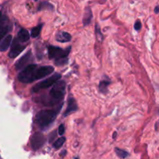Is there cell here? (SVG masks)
I'll use <instances>...</instances> for the list:
<instances>
[{
    "instance_id": "ffe728a7",
    "label": "cell",
    "mask_w": 159,
    "mask_h": 159,
    "mask_svg": "<svg viewBox=\"0 0 159 159\" xmlns=\"http://www.w3.org/2000/svg\"><path fill=\"white\" fill-rule=\"evenodd\" d=\"M65 125L64 124H61L58 127V134L59 135H63L65 134Z\"/></svg>"
},
{
    "instance_id": "9c48e42d",
    "label": "cell",
    "mask_w": 159,
    "mask_h": 159,
    "mask_svg": "<svg viewBox=\"0 0 159 159\" xmlns=\"http://www.w3.org/2000/svg\"><path fill=\"white\" fill-rule=\"evenodd\" d=\"M25 48H26V46L21 45L20 43L17 42V39H15L13 42H12V48H11L9 54V57H11V58L16 57L25 49Z\"/></svg>"
},
{
    "instance_id": "d4e9b609",
    "label": "cell",
    "mask_w": 159,
    "mask_h": 159,
    "mask_svg": "<svg viewBox=\"0 0 159 159\" xmlns=\"http://www.w3.org/2000/svg\"><path fill=\"white\" fill-rule=\"evenodd\" d=\"M116 134H117V133H116V132H114V134H113V138H116Z\"/></svg>"
},
{
    "instance_id": "ba28073f",
    "label": "cell",
    "mask_w": 159,
    "mask_h": 159,
    "mask_svg": "<svg viewBox=\"0 0 159 159\" xmlns=\"http://www.w3.org/2000/svg\"><path fill=\"white\" fill-rule=\"evenodd\" d=\"M54 71V67L46 65V66L37 67L35 71V81L38 79H41L46 76L51 75Z\"/></svg>"
},
{
    "instance_id": "4316f807",
    "label": "cell",
    "mask_w": 159,
    "mask_h": 159,
    "mask_svg": "<svg viewBox=\"0 0 159 159\" xmlns=\"http://www.w3.org/2000/svg\"><path fill=\"white\" fill-rule=\"evenodd\" d=\"M34 1H37V0H34Z\"/></svg>"
},
{
    "instance_id": "277c9868",
    "label": "cell",
    "mask_w": 159,
    "mask_h": 159,
    "mask_svg": "<svg viewBox=\"0 0 159 159\" xmlns=\"http://www.w3.org/2000/svg\"><path fill=\"white\" fill-rule=\"evenodd\" d=\"M36 64H30L23 68L18 75V79L22 83H31L35 81V71L37 68Z\"/></svg>"
},
{
    "instance_id": "3957f363",
    "label": "cell",
    "mask_w": 159,
    "mask_h": 159,
    "mask_svg": "<svg viewBox=\"0 0 159 159\" xmlns=\"http://www.w3.org/2000/svg\"><path fill=\"white\" fill-rule=\"evenodd\" d=\"M65 87H66V83L64 81H57L54 85L53 88L50 91V102L49 103H57L60 102L64 98L65 94Z\"/></svg>"
},
{
    "instance_id": "8992f818",
    "label": "cell",
    "mask_w": 159,
    "mask_h": 159,
    "mask_svg": "<svg viewBox=\"0 0 159 159\" xmlns=\"http://www.w3.org/2000/svg\"><path fill=\"white\" fill-rule=\"evenodd\" d=\"M46 141V138H44L41 133H36L31 137L30 144L34 150H38L43 146Z\"/></svg>"
},
{
    "instance_id": "7402d4cb",
    "label": "cell",
    "mask_w": 159,
    "mask_h": 159,
    "mask_svg": "<svg viewBox=\"0 0 159 159\" xmlns=\"http://www.w3.org/2000/svg\"><path fill=\"white\" fill-rule=\"evenodd\" d=\"M7 18L6 16H2V12H0V27L6 23Z\"/></svg>"
},
{
    "instance_id": "ac0fdd59",
    "label": "cell",
    "mask_w": 159,
    "mask_h": 159,
    "mask_svg": "<svg viewBox=\"0 0 159 159\" xmlns=\"http://www.w3.org/2000/svg\"><path fill=\"white\" fill-rule=\"evenodd\" d=\"M65 138H60L57 140L56 141H54V144H53V147L56 149H59L60 148H61V146L65 144Z\"/></svg>"
},
{
    "instance_id": "30bf717a",
    "label": "cell",
    "mask_w": 159,
    "mask_h": 159,
    "mask_svg": "<svg viewBox=\"0 0 159 159\" xmlns=\"http://www.w3.org/2000/svg\"><path fill=\"white\" fill-rule=\"evenodd\" d=\"M78 110V106L76 103V101L74 98L70 97L68 100V107H67L66 110L64 113V116H67L70 113L75 112Z\"/></svg>"
},
{
    "instance_id": "d6986e66",
    "label": "cell",
    "mask_w": 159,
    "mask_h": 159,
    "mask_svg": "<svg viewBox=\"0 0 159 159\" xmlns=\"http://www.w3.org/2000/svg\"><path fill=\"white\" fill-rule=\"evenodd\" d=\"M53 6L49 3L48 2H43L40 4L38 7V10H42V9H53Z\"/></svg>"
},
{
    "instance_id": "5b68a950",
    "label": "cell",
    "mask_w": 159,
    "mask_h": 159,
    "mask_svg": "<svg viewBox=\"0 0 159 159\" xmlns=\"http://www.w3.org/2000/svg\"><path fill=\"white\" fill-rule=\"evenodd\" d=\"M61 78V75L58 74V73H55L53 75H51V77L48 78L45 80L41 81L40 82L37 83V85H34L32 89H31V92L32 93H37V92H40L42 89L49 88V87L54 85Z\"/></svg>"
},
{
    "instance_id": "7a4b0ae2",
    "label": "cell",
    "mask_w": 159,
    "mask_h": 159,
    "mask_svg": "<svg viewBox=\"0 0 159 159\" xmlns=\"http://www.w3.org/2000/svg\"><path fill=\"white\" fill-rule=\"evenodd\" d=\"M58 110H40L36 115V122L41 129H46L53 124L56 119Z\"/></svg>"
},
{
    "instance_id": "484cf974",
    "label": "cell",
    "mask_w": 159,
    "mask_h": 159,
    "mask_svg": "<svg viewBox=\"0 0 159 159\" xmlns=\"http://www.w3.org/2000/svg\"><path fill=\"white\" fill-rule=\"evenodd\" d=\"M75 159H79V158H75Z\"/></svg>"
},
{
    "instance_id": "603a6c76",
    "label": "cell",
    "mask_w": 159,
    "mask_h": 159,
    "mask_svg": "<svg viewBox=\"0 0 159 159\" xmlns=\"http://www.w3.org/2000/svg\"><path fill=\"white\" fill-rule=\"evenodd\" d=\"M155 13H159V6H157L155 8Z\"/></svg>"
},
{
    "instance_id": "6da1fadb",
    "label": "cell",
    "mask_w": 159,
    "mask_h": 159,
    "mask_svg": "<svg viewBox=\"0 0 159 159\" xmlns=\"http://www.w3.org/2000/svg\"><path fill=\"white\" fill-rule=\"evenodd\" d=\"M48 51V57L50 59H54V64L57 66H63L68 64V57L71 51V47L66 49H62L59 47L49 46Z\"/></svg>"
},
{
    "instance_id": "e0dca14e",
    "label": "cell",
    "mask_w": 159,
    "mask_h": 159,
    "mask_svg": "<svg viewBox=\"0 0 159 159\" xmlns=\"http://www.w3.org/2000/svg\"><path fill=\"white\" fill-rule=\"evenodd\" d=\"M115 152H116V155H117L118 156L121 158H126L129 156L128 152H126V151H124V150H122V149L117 148H115Z\"/></svg>"
},
{
    "instance_id": "7c38bea8",
    "label": "cell",
    "mask_w": 159,
    "mask_h": 159,
    "mask_svg": "<svg viewBox=\"0 0 159 159\" xmlns=\"http://www.w3.org/2000/svg\"><path fill=\"white\" fill-rule=\"evenodd\" d=\"M12 41V35H7L6 37L2 39L1 43H0V51H6L9 46L11 45Z\"/></svg>"
},
{
    "instance_id": "9a60e30c",
    "label": "cell",
    "mask_w": 159,
    "mask_h": 159,
    "mask_svg": "<svg viewBox=\"0 0 159 159\" xmlns=\"http://www.w3.org/2000/svg\"><path fill=\"white\" fill-rule=\"evenodd\" d=\"M110 84V81H107V80L101 81L99 85V91H100L101 93H107V89H108V86Z\"/></svg>"
},
{
    "instance_id": "4fadbf2b",
    "label": "cell",
    "mask_w": 159,
    "mask_h": 159,
    "mask_svg": "<svg viewBox=\"0 0 159 159\" xmlns=\"http://www.w3.org/2000/svg\"><path fill=\"white\" fill-rule=\"evenodd\" d=\"M30 35L29 32L25 29H21L18 32V35H17V39L20 42H26L30 40Z\"/></svg>"
},
{
    "instance_id": "44dd1931",
    "label": "cell",
    "mask_w": 159,
    "mask_h": 159,
    "mask_svg": "<svg viewBox=\"0 0 159 159\" xmlns=\"http://www.w3.org/2000/svg\"><path fill=\"white\" fill-rule=\"evenodd\" d=\"M134 29L138 31H139L141 29V21H140V20L136 21V23H135V24H134Z\"/></svg>"
},
{
    "instance_id": "52a82bcc",
    "label": "cell",
    "mask_w": 159,
    "mask_h": 159,
    "mask_svg": "<svg viewBox=\"0 0 159 159\" xmlns=\"http://www.w3.org/2000/svg\"><path fill=\"white\" fill-rule=\"evenodd\" d=\"M34 60V57H33V54L31 51H28L25 55H23L18 61L16 63L15 67L17 70L23 69L24 68H26L27 65H30V62L33 61Z\"/></svg>"
},
{
    "instance_id": "5bb4252c",
    "label": "cell",
    "mask_w": 159,
    "mask_h": 159,
    "mask_svg": "<svg viewBox=\"0 0 159 159\" xmlns=\"http://www.w3.org/2000/svg\"><path fill=\"white\" fill-rule=\"evenodd\" d=\"M92 20H93V12L90 8H86L83 17V25L84 26H88L90 24Z\"/></svg>"
},
{
    "instance_id": "8fae6325",
    "label": "cell",
    "mask_w": 159,
    "mask_h": 159,
    "mask_svg": "<svg viewBox=\"0 0 159 159\" xmlns=\"http://www.w3.org/2000/svg\"><path fill=\"white\" fill-rule=\"evenodd\" d=\"M71 40V34H68L67 32H64V31H61L58 32L56 35V40L61 43H66V42H69Z\"/></svg>"
},
{
    "instance_id": "cb8c5ba5",
    "label": "cell",
    "mask_w": 159,
    "mask_h": 159,
    "mask_svg": "<svg viewBox=\"0 0 159 159\" xmlns=\"http://www.w3.org/2000/svg\"><path fill=\"white\" fill-rule=\"evenodd\" d=\"M65 154H66V151H63V152L61 153V156H65Z\"/></svg>"
},
{
    "instance_id": "2e32d148",
    "label": "cell",
    "mask_w": 159,
    "mask_h": 159,
    "mask_svg": "<svg viewBox=\"0 0 159 159\" xmlns=\"http://www.w3.org/2000/svg\"><path fill=\"white\" fill-rule=\"evenodd\" d=\"M42 26H43V25L40 24L36 26V27L33 28V30H31V37L33 38H36V37H38L39 34H40V31H41Z\"/></svg>"
}]
</instances>
